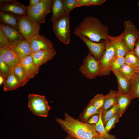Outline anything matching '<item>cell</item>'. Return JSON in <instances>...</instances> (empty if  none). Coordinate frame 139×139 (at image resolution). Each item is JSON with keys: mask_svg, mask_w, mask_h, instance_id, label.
Segmentation results:
<instances>
[{"mask_svg": "<svg viewBox=\"0 0 139 139\" xmlns=\"http://www.w3.org/2000/svg\"><path fill=\"white\" fill-rule=\"evenodd\" d=\"M15 1V0H0V4H7L14 2Z\"/></svg>", "mask_w": 139, "mask_h": 139, "instance_id": "cell-44", "label": "cell"}, {"mask_svg": "<svg viewBox=\"0 0 139 139\" xmlns=\"http://www.w3.org/2000/svg\"><path fill=\"white\" fill-rule=\"evenodd\" d=\"M12 72L21 83L22 86L25 85L27 82L29 81L19 64L15 67L12 70Z\"/></svg>", "mask_w": 139, "mask_h": 139, "instance_id": "cell-26", "label": "cell"}, {"mask_svg": "<svg viewBox=\"0 0 139 139\" xmlns=\"http://www.w3.org/2000/svg\"><path fill=\"white\" fill-rule=\"evenodd\" d=\"M29 41L32 53L40 50L54 48L53 44L51 41L39 34L34 36Z\"/></svg>", "mask_w": 139, "mask_h": 139, "instance_id": "cell-11", "label": "cell"}, {"mask_svg": "<svg viewBox=\"0 0 139 139\" xmlns=\"http://www.w3.org/2000/svg\"><path fill=\"white\" fill-rule=\"evenodd\" d=\"M42 0H29V6L30 7H33L38 4L41 2Z\"/></svg>", "mask_w": 139, "mask_h": 139, "instance_id": "cell-43", "label": "cell"}, {"mask_svg": "<svg viewBox=\"0 0 139 139\" xmlns=\"http://www.w3.org/2000/svg\"><path fill=\"white\" fill-rule=\"evenodd\" d=\"M104 102V95L102 94L96 95L90 101L89 104L97 108L101 109L102 107Z\"/></svg>", "mask_w": 139, "mask_h": 139, "instance_id": "cell-33", "label": "cell"}, {"mask_svg": "<svg viewBox=\"0 0 139 139\" xmlns=\"http://www.w3.org/2000/svg\"><path fill=\"white\" fill-rule=\"evenodd\" d=\"M63 7L66 14H69L74 8L78 7V0H63Z\"/></svg>", "mask_w": 139, "mask_h": 139, "instance_id": "cell-35", "label": "cell"}, {"mask_svg": "<svg viewBox=\"0 0 139 139\" xmlns=\"http://www.w3.org/2000/svg\"><path fill=\"white\" fill-rule=\"evenodd\" d=\"M133 52L139 59V34L136 41Z\"/></svg>", "mask_w": 139, "mask_h": 139, "instance_id": "cell-40", "label": "cell"}, {"mask_svg": "<svg viewBox=\"0 0 139 139\" xmlns=\"http://www.w3.org/2000/svg\"><path fill=\"white\" fill-rule=\"evenodd\" d=\"M52 2V0H42L33 6H27L26 13L29 19L36 24L44 23L46 15L51 12Z\"/></svg>", "mask_w": 139, "mask_h": 139, "instance_id": "cell-4", "label": "cell"}, {"mask_svg": "<svg viewBox=\"0 0 139 139\" xmlns=\"http://www.w3.org/2000/svg\"><path fill=\"white\" fill-rule=\"evenodd\" d=\"M19 64L29 80L38 73L39 67L34 64L31 55L21 58Z\"/></svg>", "mask_w": 139, "mask_h": 139, "instance_id": "cell-13", "label": "cell"}, {"mask_svg": "<svg viewBox=\"0 0 139 139\" xmlns=\"http://www.w3.org/2000/svg\"><path fill=\"white\" fill-rule=\"evenodd\" d=\"M28 106L34 114L46 117L51 108L45 96L35 94H30L28 96Z\"/></svg>", "mask_w": 139, "mask_h": 139, "instance_id": "cell-5", "label": "cell"}, {"mask_svg": "<svg viewBox=\"0 0 139 139\" xmlns=\"http://www.w3.org/2000/svg\"><path fill=\"white\" fill-rule=\"evenodd\" d=\"M17 16L18 29L25 39L29 40L34 36L39 34L40 24L32 22L27 14Z\"/></svg>", "mask_w": 139, "mask_h": 139, "instance_id": "cell-6", "label": "cell"}, {"mask_svg": "<svg viewBox=\"0 0 139 139\" xmlns=\"http://www.w3.org/2000/svg\"><path fill=\"white\" fill-rule=\"evenodd\" d=\"M99 118V114L94 115L91 117L87 122L89 124H96L98 121Z\"/></svg>", "mask_w": 139, "mask_h": 139, "instance_id": "cell-39", "label": "cell"}, {"mask_svg": "<svg viewBox=\"0 0 139 139\" xmlns=\"http://www.w3.org/2000/svg\"><path fill=\"white\" fill-rule=\"evenodd\" d=\"M123 39L121 40L116 46L115 49L116 57H125L126 54L130 51Z\"/></svg>", "mask_w": 139, "mask_h": 139, "instance_id": "cell-31", "label": "cell"}, {"mask_svg": "<svg viewBox=\"0 0 139 139\" xmlns=\"http://www.w3.org/2000/svg\"><path fill=\"white\" fill-rule=\"evenodd\" d=\"M118 92L111 90L108 93L104 95V102L103 106L101 109L102 112L107 111L113 107L118 104Z\"/></svg>", "mask_w": 139, "mask_h": 139, "instance_id": "cell-20", "label": "cell"}, {"mask_svg": "<svg viewBox=\"0 0 139 139\" xmlns=\"http://www.w3.org/2000/svg\"><path fill=\"white\" fill-rule=\"evenodd\" d=\"M5 80V78L3 76L0 75V85H1L3 83H4Z\"/></svg>", "mask_w": 139, "mask_h": 139, "instance_id": "cell-45", "label": "cell"}, {"mask_svg": "<svg viewBox=\"0 0 139 139\" xmlns=\"http://www.w3.org/2000/svg\"><path fill=\"white\" fill-rule=\"evenodd\" d=\"M95 139H97L96 138H95Z\"/></svg>", "mask_w": 139, "mask_h": 139, "instance_id": "cell-51", "label": "cell"}, {"mask_svg": "<svg viewBox=\"0 0 139 139\" xmlns=\"http://www.w3.org/2000/svg\"><path fill=\"white\" fill-rule=\"evenodd\" d=\"M0 27L12 46L18 42L24 39L18 29L2 23H0Z\"/></svg>", "mask_w": 139, "mask_h": 139, "instance_id": "cell-16", "label": "cell"}, {"mask_svg": "<svg viewBox=\"0 0 139 139\" xmlns=\"http://www.w3.org/2000/svg\"><path fill=\"white\" fill-rule=\"evenodd\" d=\"M69 18V14H65L53 23V28L56 36L66 45L70 43Z\"/></svg>", "mask_w": 139, "mask_h": 139, "instance_id": "cell-7", "label": "cell"}, {"mask_svg": "<svg viewBox=\"0 0 139 139\" xmlns=\"http://www.w3.org/2000/svg\"><path fill=\"white\" fill-rule=\"evenodd\" d=\"M65 139H77L74 137L70 136L66 137Z\"/></svg>", "mask_w": 139, "mask_h": 139, "instance_id": "cell-47", "label": "cell"}, {"mask_svg": "<svg viewBox=\"0 0 139 139\" xmlns=\"http://www.w3.org/2000/svg\"><path fill=\"white\" fill-rule=\"evenodd\" d=\"M51 10L52 13L50 20L53 23L66 14L63 0H52Z\"/></svg>", "mask_w": 139, "mask_h": 139, "instance_id": "cell-21", "label": "cell"}, {"mask_svg": "<svg viewBox=\"0 0 139 139\" xmlns=\"http://www.w3.org/2000/svg\"><path fill=\"white\" fill-rule=\"evenodd\" d=\"M0 48L13 49V46L5 34L0 27Z\"/></svg>", "mask_w": 139, "mask_h": 139, "instance_id": "cell-36", "label": "cell"}, {"mask_svg": "<svg viewBox=\"0 0 139 139\" xmlns=\"http://www.w3.org/2000/svg\"><path fill=\"white\" fill-rule=\"evenodd\" d=\"M137 5L139 7V1L137 3Z\"/></svg>", "mask_w": 139, "mask_h": 139, "instance_id": "cell-49", "label": "cell"}, {"mask_svg": "<svg viewBox=\"0 0 139 139\" xmlns=\"http://www.w3.org/2000/svg\"><path fill=\"white\" fill-rule=\"evenodd\" d=\"M88 48L90 53L97 60L100 61L105 53L106 45V41L99 42L92 41L83 34L78 35Z\"/></svg>", "mask_w": 139, "mask_h": 139, "instance_id": "cell-10", "label": "cell"}, {"mask_svg": "<svg viewBox=\"0 0 139 139\" xmlns=\"http://www.w3.org/2000/svg\"><path fill=\"white\" fill-rule=\"evenodd\" d=\"M13 46V49L19 55L20 59L32 53L29 40L24 39L19 41Z\"/></svg>", "mask_w": 139, "mask_h": 139, "instance_id": "cell-17", "label": "cell"}, {"mask_svg": "<svg viewBox=\"0 0 139 139\" xmlns=\"http://www.w3.org/2000/svg\"><path fill=\"white\" fill-rule=\"evenodd\" d=\"M101 111V109H98L89 104L83 114L82 117V122H87L91 117L95 115L99 114Z\"/></svg>", "mask_w": 139, "mask_h": 139, "instance_id": "cell-27", "label": "cell"}, {"mask_svg": "<svg viewBox=\"0 0 139 139\" xmlns=\"http://www.w3.org/2000/svg\"><path fill=\"white\" fill-rule=\"evenodd\" d=\"M119 109V106L117 104L107 111L102 112V119L105 126L107 122L118 112Z\"/></svg>", "mask_w": 139, "mask_h": 139, "instance_id": "cell-29", "label": "cell"}, {"mask_svg": "<svg viewBox=\"0 0 139 139\" xmlns=\"http://www.w3.org/2000/svg\"><path fill=\"white\" fill-rule=\"evenodd\" d=\"M4 78L3 90L5 92L13 90L22 86L21 83L12 72Z\"/></svg>", "mask_w": 139, "mask_h": 139, "instance_id": "cell-18", "label": "cell"}, {"mask_svg": "<svg viewBox=\"0 0 139 139\" xmlns=\"http://www.w3.org/2000/svg\"><path fill=\"white\" fill-rule=\"evenodd\" d=\"M124 26L123 40L129 51H133L139 34V31L129 20L124 21Z\"/></svg>", "mask_w": 139, "mask_h": 139, "instance_id": "cell-9", "label": "cell"}, {"mask_svg": "<svg viewBox=\"0 0 139 139\" xmlns=\"http://www.w3.org/2000/svg\"><path fill=\"white\" fill-rule=\"evenodd\" d=\"M64 116V119L57 118L56 121L70 136L77 139H83L88 123L80 121L66 113Z\"/></svg>", "mask_w": 139, "mask_h": 139, "instance_id": "cell-3", "label": "cell"}, {"mask_svg": "<svg viewBox=\"0 0 139 139\" xmlns=\"http://www.w3.org/2000/svg\"><path fill=\"white\" fill-rule=\"evenodd\" d=\"M113 72L117 78L119 94L128 95L130 91L129 81L123 76L119 71Z\"/></svg>", "mask_w": 139, "mask_h": 139, "instance_id": "cell-19", "label": "cell"}, {"mask_svg": "<svg viewBox=\"0 0 139 139\" xmlns=\"http://www.w3.org/2000/svg\"><path fill=\"white\" fill-rule=\"evenodd\" d=\"M100 67V61L89 53L85 58L79 69L85 77L92 79L99 76Z\"/></svg>", "mask_w": 139, "mask_h": 139, "instance_id": "cell-8", "label": "cell"}, {"mask_svg": "<svg viewBox=\"0 0 139 139\" xmlns=\"http://www.w3.org/2000/svg\"><path fill=\"white\" fill-rule=\"evenodd\" d=\"M0 19L1 23L18 29L17 16L9 13L0 11Z\"/></svg>", "mask_w": 139, "mask_h": 139, "instance_id": "cell-22", "label": "cell"}, {"mask_svg": "<svg viewBox=\"0 0 139 139\" xmlns=\"http://www.w3.org/2000/svg\"><path fill=\"white\" fill-rule=\"evenodd\" d=\"M96 138L97 139H106L105 138L100 135L98 134V135L96 137Z\"/></svg>", "mask_w": 139, "mask_h": 139, "instance_id": "cell-46", "label": "cell"}, {"mask_svg": "<svg viewBox=\"0 0 139 139\" xmlns=\"http://www.w3.org/2000/svg\"><path fill=\"white\" fill-rule=\"evenodd\" d=\"M130 91L129 95L132 99L139 98V74L135 73L129 80Z\"/></svg>", "mask_w": 139, "mask_h": 139, "instance_id": "cell-23", "label": "cell"}, {"mask_svg": "<svg viewBox=\"0 0 139 139\" xmlns=\"http://www.w3.org/2000/svg\"><path fill=\"white\" fill-rule=\"evenodd\" d=\"M26 6L17 1L7 4H1L0 11L10 13L17 16L27 14Z\"/></svg>", "mask_w": 139, "mask_h": 139, "instance_id": "cell-15", "label": "cell"}, {"mask_svg": "<svg viewBox=\"0 0 139 139\" xmlns=\"http://www.w3.org/2000/svg\"><path fill=\"white\" fill-rule=\"evenodd\" d=\"M132 100L129 94H119L118 99V104L119 106L118 112L121 117L125 112Z\"/></svg>", "mask_w": 139, "mask_h": 139, "instance_id": "cell-24", "label": "cell"}, {"mask_svg": "<svg viewBox=\"0 0 139 139\" xmlns=\"http://www.w3.org/2000/svg\"><path fill=\"white\" fill-rule=\"evenodd\" d=\"M91 5L100 6L106 1L105 0H90Z\"/></svg>", "mask_w": 139, "mask_h": 139, "instance_id": "cell-42", "label": "cell"}, {"mask_svg": "<svg viewBox=\"0 0 139 139\" xmlns=\"http://www.w3.org/2000/svg\"><path fill=\"white\" fill-rule=\"evenodd\" d=\"M137 69L125 64L121 67L119 72L123 76L129 81L133 75L136 73Z\"/></svg>", "mask_w": 139, "mask_h": 139, "instance_id": "cell-28", "label": "cell"}, {"mask_svg": "<svg viewBox=\"0 0 139 139\" xmlns=\"http://www.w3.org/2000/svg\"><path fill=\"white\" fill-rule=\"evenodd\" d=\"M136 73L139 74V67L137 69Z\"/></svg>", "mask_w": 139, "mask_h": 139, "instance_id": "cell-48", "label": "cell"}, {"mask_svg": "<svg viewBox=\"0 0 139 139\" xmlns=\"http://www.w3.org/2000/svg\"><path fill=\"white\" fill-rule=\"evenodd\" d=\"M124 33L119 35L113 37L110 36L106 41V47L104 54L100 61V67L99 76L109 75L111 71L110 64L115 57V49L118 44L124 38Z\"/></svg>", "mask_w": 139, "mask_h": 139, "instance_id": "cell-2", "label": "cell"}, {"mask_svg": "<svg viewBox=\"0 0 139 139\" xmlns=\"http://www.w3.org/2000/svg\"><path fill=\"white\" fill-rule=\"evenodd\" d=\"M125 64L137 68L139 67V59L134 54L133 51L129 52L125 57Z\"/></svg>", "mask_w": 139, "mask_h": 139, "instance_id": "cell-30", "label": "cell"}, {"mask_svg": "<svg viewBox=\"0 0 139 139\" xmlns=\"http://www.w3.org/2000/svg\"><path fill=\"white\" fill-rule=\"evenodd\" d=\"M95 126L98 133L106 139H116L115 136L108 133L106 131L102 119V110L99 114V120Z\"/></svg>", "mask_w": 139, "mask_h": 139, "instance_id": "cell-25", "label": "cell"}, {"mask_svg": "<svg viewBox=\"0 0 139 139\" xmlns=\"http://www.w3.org/2000/svg\"><path fill=\"white\" fill-rule=\"evenodd\" d=\"M125 62L124 57L115 56L110 65V71L113 72L119 71L121 67L125 64Z\"/></svg>", "mask_w": 139, "mask_h": 139, "instance_id": "cell-32", "label": "cell"}, {"mask_svg": "<svg viewBox=\"0 0 139 139\" xmlns=\"http://www.w3.org/2000/svg\"><path fill=\"white\" fill-rule=\"evenodd\" d=\"M0 55L12 72L20 63V58L13 49L0 48Z\"/></svg>", "mask_w": 139, "mask_h": 139, "instance_id": "cell-14", "label": "cell"}, {"mask_svg": "<svg viewBox=\"0 0 139 139\" xmlns=\"http://www.w3.org/2000/svg\"><path fill=\"white\" fill-rule=\"evenodd\" d=\"M56 53V51L53 48L39 50L32 53L31 55L35 65L40 67V66L53 59Z\"/></svg>", "mask_w": 139, "mask_h": 139, "instance_id": "cell-12", "label": "cell"}, {"mask_svg": "<svg viewBox=\"0 0 139 139\" xmlns=\"http://www.w3.org/2000/svg\"><path fill=\"white\" fill-rule=\"evenodd\" d=\"M95 124H88L83 139H95L98 135L95 128Z\"/></svg>", "mask_w": 139, "mask_h": 139, "instance_id": "cell-34", "label": "cell"}, {"mask_svg": "<svg viewBox=\"0 0 139 139\" xmlns=\"http://www.w3.org/2000/svg\"><path fill=\"white\" fill-rule=\"evenodd\" d=\"M78 7L83 6H91L90 0H78Z\"/></svg>", "mask_w": 139, "mask_h": 139, "instance_id": "cell-41", "label": "cell"}, {"mask_svg": "<svg viewBox=\"0 0 139 139\" xmlns=\"http://www.w3.org/2000/svg\"><path fill=\"white\" fill-rule=\"evenodd\" d=\"M74 35L83 34L92 41L100 42L102 40H107L110 38L107 26L102 23L98 19L87 16L74 29Z\"/></svg>", "mask_w": 139, "mask_h": 139, "instance_id": "cell-1", "label": "cell"}, {"mask_svg": "<svg viewBox=\"0 0 139 139\" xmlns=\"http://www.w3.org/2000/svg\"><path fill=\"white\" fill-rule=\"evenodd\" d=\"M137 139H139V136L138 137Z\"/></svg>", "mask_w": 139, "mask_h": 139, "instance_id": "cell-50", "label": "cell"}, {"mask_svg": "<svg viewBox=\"0 0 139 139\" xmlns=\"http://www.w3.org/2000/svg\"><path fill=\"white\" fill-rule=\"evenodd\" d=\"M0 75L4 77L12 72L0 55Z\"/></svg>", "mask_w": 139, "mask_h": 139, "instance_id": "cell-38", "label": "cell"}, {"mask_svg": "<svg viewBox=\"0 0 139 139\" xmlns=\"http://www.w3.org/2000/svg\"><path fill=\"white\" fill-rule=\"evenodd\" d=\"M121 116L118 112L107 123L105 126L106 132L109 133V131L113 128L115 127V125L119 121V118Z\"/></svg>", "mask_w": 139, "mask_h": 139, "instance_id": "cell-37", "label": "cell"}]
</instances>
